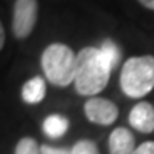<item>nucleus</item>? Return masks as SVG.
<instances>
[{"instance_id":"obj_6","label":"nucleus","mask_w":154,"mask_h":154,"mask_svg":"<svg viewBox=\"0 0 154 154\" xmlns=\"http://www.w3.org/2000/svg\"><path fill=\"white\" fill-rule=\"evenodd\" d=\"M128 123L140 133L154 131V107L147 101H141L131 109Z\"/></svg>"},{"instance_id":"obj_12","label":"nucleus","mask_w":154,"mask_h":154,"mask_svg":"<svg viewBox=\"0 0 154 154\" xmlns=\"http://www.w3.org/2000/svg\"><path fill=\"white\" fill-rule=\"evenodd\" d=\"M72 154H100L97 146L90 140H80L72 149Z\"/></svg>"},{"instance_id":"obj_2","label":"nucleus","mask_w":154,"mask_h":154,"mask_svg":"<svg viewBox=\"0 0 154 154\" xmlns=\"http://www.w3.org/2000/svg\"><path fill=\"white\" fill-rule=\"evenodd\" d=\"M77 56L63 43H53L44 49L42 54L43 72L51 84L67 87L76 77Z\"/></svg>"},{"instance_id":"obj_11","label":"nucleus","mask_w":154,"mask_h":154,"mask_svg":"<svg viewBox=\"0 0 154 154\" xmlns=\"http://www.w3.org/2000/svg\"><path fill=\"white\" fill-rule=\"evenodd\" d=\"M14 154H42V153H40V147H38L37 141L34 138L24 137L17 143Z\"/></svg>"},{"instance_id":"obj_10","label":"nucleus","mask_w":154,"mask_h":154,"mask_svg":"<svg viewBox=\"0 0 154 154\" xmlns=\"http://www.w3.org/2000/svg\"><path fill=\"white\" fill-rule=\"evenodd\" d=\"M100 50H101V53L104 54V57L107 59V61L110 63L111 69H114L117 64H119V61H120V57H121V51L119 49V46L110 40V38H107L103 42V44L100 46Z\"/></svg>"},{"instance_id":"obj_4","label":"nucleus","mask_w":154,"mask_h":154,"mask_svg":"<svg viewBox=\"0 0 154 154\" xmlns=\"http://www.w3.org/2000/svg\"><path fill=\"white\" fill-rule=\"evenodd\" d=\"M38 16L37 0H16L13 9V33L17 38H26L33 32Z\"/></svg>"},{"instance_id":"obj_5","label":"nucleus","mask_w":154,"mask_h":154,"mask_svg":"<svg viewBox=\"0 0 154 154\" xmlns=\"http://www.w3.org/2000/svg\"><path fill=\"white\" fill-rule=\"evenodd\" d=\"M84 114L94 124L109 126V124H113L116 119L119 117V109L110 100L101 99V97H91L84 104Z\"/></svg>"},{"instance_id":"obj_15","label":"nucleus","mask_w":154,"mask_h":154,"mask_svg":"<svg viewBox=\"0 0 154 154\" xmlns=\"http://www.w3.org/2000/svg\"><path fill=\"white\" fill-rule=\"evenodd\" d=\"M138 3L150 9V10H154V0H138Z\"/></svg>"},{"instance_id":"obj_7","label":"nucleus","mask_w":154,"mask_h":154,"mask_svg":"<svg viewBox=\"0 0 154 154\" xmlns=\"http://www.w3.org/2000/svg\"><path fill=\"white\" fill-rule=\"evenodd\" d=\"M110 154H133L134 153V136L130 130L119 127L113 130L109 138Z\"/></svg>"},{"instance_id":"obj_1","label":"nucleus","mask_w":154,"mask_h":154,"mask_svg":"<svg viewBox=\"0 0 154 154\" xmlns=\"http://www.w3.org/2000/svg\"><path fill=\"white\" fill-rule=\"evenodd\" d=\"M111 66L97 47H84L77 53L74 86L82 96H94L103 91L110 80Z\"/></svg>"},{"instance_id":"obj_9","label":"nucleus","mask_w":154,"mask_h":154,"mask_svg":"<svg viewBox=\"0 0 154 154\" xmlns=\"http://www.w3.org/2000/svg\"><path fill=\"white\" fill-rule=\"evenodd\" d=\"M69 128V120L63 116L51 114L43 121L44 133L51 138H60L67 133Z\"/></svg>"},{"instance_id":"obj_13","label":"nucleus","mask_w":154,"mask_h":154,"mask_svg":"<svg viewBox=\"0 0 154 154\" xmlns=\"http://www.w3.org/2000/svg\"><path fill=\"white\" fill-rule=\"evenodd\" d=\"M133 154H154V141H146L140 144Z\"/></svg>"},{"instance_id":"obj_3","label":"nucleus","mask_w":154,"mask_h":154,"mask_svg":"<svg viewBox=\"0 0 154 154\" xmlns=\"http://www.w3.org/2000/svg\"><path fill=\"white\" fill-rule=\"evenodd\" d=\"M123 93L140 99L154 88V56H136L124 63L120 74Z\"/></svg>"},{"instance_id":"obj_14","label":"nucleus","mask_w":154,"mask_h":154,"mask_svg":"<svg viewBox=\"0 0 154 154\" xmlns=\"http://www.w3.org/2000/svg\"><path fill=\"white\" fill-rule=\"evenodd\" d=\"M42 154H72L67 149H57V147H50V146H42L40 149Z\"/></svg>"},{"instance_id":"obj_8","label":"nucleus","mask_w":154,"mask_h":154,"mask_svg":"<svg viewBox=\"0 0 154 154\" xmlns=\"http://www.w3.org/2000/svg\"><path fill=\"white\" fill-rule=\"evenodd\" d=\"M46 82L42 77H33L24 83L22 88V99L29 104H38L46 97Z\"/></svg>"},{"instance_id":"obj_16","label":"nucleus","mask_w":154,"mask_h":154,"mask_svg":"<svg viewBox=\"0 0 154 154\" xmlns=\"http://www.w3.org/2000/svg\"><path fill=\"white\" fill-rule=\"evenodd\" d=\"M5 46V29L0 27V47Z\"/></svg>"}]
</instances>
